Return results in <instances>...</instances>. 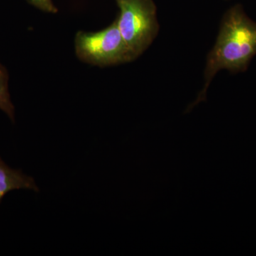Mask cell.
<instances>
[{
	"mask_svg": "<svg viewBox=\"0 0 256 256\" xmlns=\"http://www.w3.org/2000/svg\"><path fill=\"white\" fill-rule=\"evenodd\" d=\"M256 55V22L248 16L242 5H234L224 13L214 45L207 55L203 88L185 114L206 100L210 82L220 70L246 72Z\"/></svg>",
	"mask_w": 256,
	"mask_h": 256,
	"instance_id": "cell-1",
	"label": "cell"
},
{
	"mask_svg": "<svg viewBox=\"0 0 256 256\" xmlns=\"http://www.w3.org/2000/svg\"><path fill=\"white\" fill-rule=\"evenodd\" d=\"M116 18L121 36L133 60L144 53L158 36L160 24L154 0H116Z\"/></svg>",
	"mask_w": 256,
	"mask_h": 256,
	"instance_id": "cell-2",
	"label": "cell"
},
{
	"mask_svg": "<svg viewBox=\"0 0 256 256\" xmlns=\"http://www.w3.org/2000/svg\"><path fill=\"white\" fill-rule=\"evenodd\" d=\"M75 50L79 60L98 66L120 65L133 60L117 20L100 32H78L75 37Z\"/></svg>",
	"mask_w": 256,
	"mask_h": 256,
	"instance_id": "cell-3",
	"label": "cell"
},
{
	"mask_svg": "<svg viewBox=\"0 0 256 256\" xmlns=\"http://www.w3.org/2000/svg\"><path fill=\"white\" fill-rule=\"evenodd\" d=\"M15 190L40 192L33 178L23 174L20 170L12 169L0 158V203L8 192Z\"/></svg>",
	"mask_w": 256,
	"mask_h": 256,
	"instance_id": "cell-4",
	"label": "cell"
},
{
	"mask_svg": "<svg viewBox=\"0 0 256 256\" xmlns=\"http://www.w3.org/2000/svg\"><path fill=\"white\" fill-rule=\"evenodd\" d=\"M8 70L0 64V110L4 111L12 122H14V107L8 90Z\"/></svg>",
	"mask_w": 256,
	"mask_h": 256,
	"instance_id": "cell-5",
	"label": "cell"
},
{
	"mask_svg": "<svg viewBox=\"0 0 256 256\" xmlns=\"http://www.w3.org/2000/svg\"><path fill=\"white\" fill-rule=\"evenodd\" d=\"M26 1L42 11L53 13V14L58 12L52 0H26Z\"/></svg>",
	"mask_w": 256,
	"mask_h": 256,
	"instance_id": "cell-6",
	"label": "cell"
}]
</instances>
